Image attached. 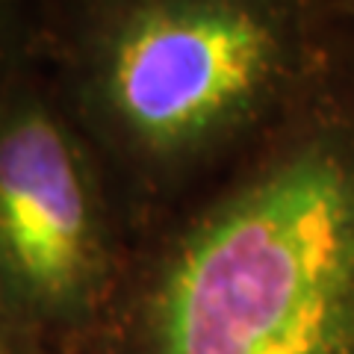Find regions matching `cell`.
<instances>
[{"label": "cell", "mask_w": 354, "mask_h": 354, "mask_svg": "<svg viewBox=\"0 0 354 354\" xmlns=\"http://www.w3.org/2000/svg\"><path fill=\"white\" fill-rule=\"evenodd\" d=\"M68 354H354V30L266 136L133 230Z\"/></svg>", "instance_id": "6da1fadb"}, {"label": "cell", "mask_w": 354, "mask_h": 354, "mask_svg": "<svg viewBox=\"0 0 354 354\" xmlns=\"http://www.w3.org/2000/svg\"><path fill=\"white\" fill-rule=\"evenodd\" d=\"M337 0H95L74 109L133 230L266 136L325 59Z\"/></svg>", "instance_id": "7a4b0ae2"}, {"label": "cell", "mask_w": 354, "mask_h": 354, "mask_svg": "<svg viewBox=\"0 0 354 354\" xmlns=\"http://www.w3.org/2000/svg\"><path fill=\"white\" fill-rule=\"evenodd\" d=\"M133 218L71 113L0 92V304L50 354L92 334L118 290Z\"/></svg>", "instance_id": "3957f363"}, {"label": "cell", "mask_w": 354, "mask_h": 354, "mask_svg": "<svg viewBox=\"0 0 354 354\" xmlns=\"http://www.w3.org/2000/svg\"><path fill=\"white\" fill-rule=\"evenodd\" d=\"M27 50V21L21 0H0V92L18 83V68Z\"/></svg>", "instance_id": "277c9868"}, {"label": "cell", "mask_w": 354, "mask_h": 354, "mask_svg": "<svg viewBox=\"0 0 354 354\" xmlns=\"http://www.w3.org/2000/svg\"><path fill=\"white\" fill-rule=\"evenodd\" d=\"M0 354H50V351L24 325H18L12 313L0 304Z\"/></svg>", "instance_id": "5b68a950"}, {"label": "cell", "mask_w": 354, "mask_h": 354, "mask_svg": "<svg viewBox=\"0 0 354 354\" xmlns=\"http://www.w3.org/2000/svg\"><path fill=\"white\" fill-rule=\"evenodd\" d=\"M337 6H339V18L354 30V0H337Z\"/></svg>", "instance_id": "8992f818"}]
</instances>
